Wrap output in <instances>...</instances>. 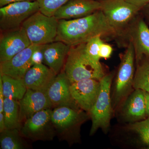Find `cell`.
<instances>
[{"label": "cell", "mask_w": 149, "mask_h": 149, "mask_svg": "<svg viewBox=\"0 0 149 149\" xmlns=\"http://www.w3.org/2000/svg\"><path fill=\"white\" fill-rule=\"evenodd\" d=\"M97 35L117 37L101 10L82 18L58 20L56 41H61L71 47L87 43Z\"/></svg>", "instance_id": "6da1fadb"}, {"label": "cell", "mask_w": 149, "mask_h": 149, "mask_svg": "<svg viewBox=\"0 0 149 149\" xmlns=\"http://www.w3.org/2000/svg\"><path fill=\"white\" fill-rule=\"evenodd\" d=\"M85 43L70 47L64 71L70 83L86 79L100 80L104 76L100 63L93 60L86 53Z\"/></svg>", "instance_id": "7a4b0ae2"}, {"label": "cell", "mask_w": 149, "mask_h": 149, "mask_svg": "<svg viewBox=\"0 0 149 149\" xmlns=\"http://www.w3.org/2000/svg\"><path fill=\"white\" fill-rule=\"evenodd\" d=\"M101 8L117 37L126 34L141 8L126 0H102Z\"/></svg>", "instance_id": "3957f363"}, {"label": "cell", "mask_w": 149, "mask_h": 149, "mask_svg": "<svg viewBox=\"0 0 149 149\" xmlns=\"http://www.w3.org/2000/svg\"><path fill=\"white\" fill-rule=\"evenodd\" d=\"M58 20L40 10L28 17L22 24L32 45H44L56 41Z\"/></svg>", "instance_id": "277c9868"}, {"label": "cell", "mask_w": 149, "mask_h": 149, "mask_svg": "<svg viewBox=\"0 0 149 149\" xmlns=\"http://www.w3.org/2000/svg\"><path fill=\"white\" fill-rule=\"evenodd\" d=\"M112 74L105 75L100 80V89L97 100L89 113L92 120L90 135H93L100 128L107 130L111 116L110 91Z\"/></svg>", "instance_id": "5b68a950"}, {"label": "cell", "mask_w": 149, "mask_h": 149, "mask_svg": "<svg viewBox=\"0 0 149 149\" xmlns=\"http://www.w3.org/2000/svg\"><path fill=\"white\" fill-rule=\"evenodd\" d=\"M40 10L36 0L12 3L0 8V29L6 32L21 27L26 19Z\"/></svg>", "instance_id": "8992f818"}, {"label": "cell", "mask_w": 149, "mask_h": 149, "mask_svg": "<svg viewBox=\"0 0 149 149\" xmlns=\"http://www.w3.org/2000/svg\"><path fill=\"white\" fill-rule=\"evenodd\" d=\"M52 111L46 109L37 112L24 121L20 128L22 137L31 141H51L56 134L52 120Z\"/></svg>", "instance_id": "52a82bcc"}, {"label": "cell", "mask_w": 149, "mask_h": 149, "mask_svg": "<svg viewBox=\"0 0 149 149\" xmlns=\"http://www.w3.org/2000/svg\"><path fill=\"white\" fill-rule=\"evenodd\" d=\"M135 54L133 45L129 42L121 59L114 87V99L116 103L127 95L133 87L135 75Z\"/></svg>", "instance_id": "ba28073f"}, {"label": "cell", "mask_w": 149, "mask_h": 149, "mask_svg": "<svg viewBox=\"0 0 149 149\" xmlns=\"http://www.w3.org/2000/svg\"><path fill=\"white\" fill-rule=\"evenodd\" d=\"M83 115L70 106L57 107L52 111L51 120L56 134L63 140L68 139L69 134L74 127L81 123Z\"/></svg>", "instance_id": "9c48e42d"}, {"label": "cell", "mask_w": 149, "mask_h": 149, "mask_svg": "<svg viewBox=\"0 0 149 149\" xmlns=\"http://www.w3.org/2000/svg\"><path fill=\"white\" fill-rule=\"evenodd\" d=\"M31 44L22 26L2 32L0 38V62L8 61Z\"/></svg>", "instance_id": "30bf717a"}, {"label": "cell", "mask_w": 149, "mask_h": 149, "mask_svg": "<svg viewBox=\"0 0 149 149\" xmlns=\"http://www.w3.org/2000/svg\"><path fill=\"white\" fill-rule=\"evenodd\" d=\"M100 81L86 79L70 83V94L73 101L82 109L90 112L97 100L100 89Z\"/></svg>", "instance_id": "8fae6325"}, {"label": "cell", "mask_w": 149, "mask_h": 149, "mask_svg": "<svg viewBox=\"0 0 149 149\" xmlns=\"http://www.w3.org/2000/svg\"><path fill=\"white\" fill-rule=\"evenodd\" d=\"M126 34L134 48L137 64L144 56L149 57V27L143 16L136 17Z\"/></svg>", "instance_id": "7c38bea8"}, {"label": "cell", "mask_w": 149, "mask_h": 149, "mask_svg": "<svg viewBox=\"0 0 149 149\" xmlns=\"http://www.w3.org/2000/svg\"><path fill=\"white\" fill-rule=\"evenodd\" d=\"M38 46L31 45L10 59L1 62L0 74L9 75L16 79H23L27 70L32 66L31 58L33 52Z\"/></svg>", "instance_id": "4fadbf2b"}, {"label": "cell", "mask_w": 149, "mask_h": 149, "mask_svg": "<svg viewBox=\"0 0 149 149\" xmlns=\"http://www.w3.org/2000/svg\"><path fill=\"white\" fill-rule=\"evenodd\" d=\"M101 8L100 1L69 0L56 11L54 16L58 20L75 19L88 16Z\"/></svg>", "instance_id": "5bb4252c"}, {"label": "cell", "mask_w": 149, "mask_h": 149, "mask_svg": "<svg viewBox=\"0 0 149 149\" xmlns=\"http://www.w3.org/2000/svg\"><path fill=\"white\" fill-rule=\"evenodd\" d=\"M19 103L20 123L25 121L37 112L52 107L46 92L27 89Z\"/></svg>", "instance_id": "9a60e30c"}, {"label": "cell", "mask_w": 149, "mask_h": 149, "mask_svg": "<svg viewBox=\"0 0 149 149\" xmlns=\"http://www.w3.org/2000/svg\"><path fill=\"white\" fill-rule=\"evenodd\" d=\"M70 85L64 71L56 75L46 92L53 107L71 106L73 100L70 94Z\"/></svg>", "instance_id": "2e32d148"}, {"label": "cell", "mask_w": 149, "mask_h": 149, "mask_svg": "<svg viewBox=\"0 0 149 149\" xmlns=\"http://www.w3.org/2000/svg\"><path fill=\"white\" fill-rule=\"evenodd\" d=\"M56 75L49 68L42 63L31 67L22 79L27 89L46 92Z\"/></svg>", "instance_id": "e0dca14e"}, {"label": "cell", "mask_w": 149, "mask_h": 149, "mask_svg": "<svg viewBox=\"0 0 149 149\" xmlns=\"http://www.w3.org/2000/svg\"><path fill=\"white\" fill-rule=\"evenodd\" d=\"M70 47L61 41L43 45L44 63L57 74L64 66Z\"/></svg>", "instance_id": "ac0fdd59"}, {"label": "cell", "mask_w": 149, "mask_h": 149, "mask_svg": "<svg viewBox=\"0 0 149 149\" xmlns=\"http://www.w3.org/2000/svg\"><path fill=\"white\" fill-rule=\"evenodd\" d=\"M123 113L127 120L132 121L141 120L146 117L147 113L144 91L135 89L125 101Z\"/></svg>", "instance_id": "d6986e66"}, {"label": "cell", "mask_w": 149, "mask_h": 149, "mask_svg": "<svg viewBox=\"0 0 149 149\" xmlns=\"http://www.w3.org/2000/svg\"><path fill=\"white\" fill-rule=\"evenodd\" d=\"M2 80L3 94L4 98L18 101L22 100L27 88L22 79H16L6 74H0Z\"/></svg>", "instance_id": "ffe728a7"}, {"label": "cell", "mask_w": 149, "mask_h": 149, "mask_svg": "<svg viewBox=\"0 0 149 149\" xmlns=\"http://www.w3.org/2000/svg\"><path fill=\"white\" fill-rule=\"evenodd\" d=\"M3 113L6 129H20L19 120V103L18 101L5 98Z\"/></svg>", "instance_id": "44dd1931"}, {"label": "cell", "mask_w": 149, "mask_h": 149, "mask_svg": "<svg viewBox=\"0 0 149 149\" xmlns=\"http://www.w3.org/2000/svg\"><path fill=\"white\" fill-rule=\"evenodd\" d=\"M133 87L149 93V57L144 56L137 63Z\"/></svg>", "instance_id": "7402d4cb"}, {"label": "cell", "mask_w": 149, "mask_h": 149, "mask_svg": "<svg viewBox=\"0 0 149 149\" xmlns=\"http://www.w3.org/2000/svg\"><path fill=\"white\" fill-rule=\"evenodd\" d=\"M20 130L6 129L1 132L0 145L2 149H23L25 143L22 139Z\"/></svg>", "instance_id": "603a6c76"}, {"label": "cell", "mask_w": 149, "mask_h": 149, "mask_svg": "<svg viewBox=\"0 0 149 149\" xmlns=\"http://www.w3.org/2000/svg\"><path fill=\"white\" fill-rule=\"evenodd\" d=\"M39 4L40 11L45 15L54 16L56 11L69 0H36Z\"/></svg>", "instance_id": "cb8c5ba5"}, {"label": "cell", "mask_w": 149, "mask_h": 149, "mask_svg": "<svg viewBox=\"0 0 149 149\" xmlns=\"http://www.w3.org/2000/svg\"><path fill=\"white\" fill-rule=\"evenodd\" d=\"M128 128L137 133L142 142L149 148V118L130 124Z\"/></svg>", "instance_id": "d4e9b609"}, {"label": "cell", "mask_w": 149, "mask_h": 149, "mask_svg": "<svg viewBox=\"0 0 149 149\" xmlns=\"http://www.w3.org/2000/svg\"><path fill=\"white\" fill-rule=\"evenodd\" d=\"M101 35H97L93 37L85 43V50L88 56L93 60L100 62V58L99 52L100 47L104 42Z\"/></svg>", "instance_id": "484cf974"}, {"label": "cell", "mask_w": 149, "mask_h": 149, "mask_svg": "<svg viewBox=\"0 0 149 149\" xmlns=\"http://www.w3.org/2000/svg\"><path fill=\"white\" fill-rule=\"evenodd\" d=\"M43 45L38 46L32 54L31 61L32 66L35 65L42 64L44 62V56L42 50Z\"/></svg>", "instance_id": "4316f807"}, {"label": "cell", "mask_w": 149, "mask_h": 149, "mask_svg": "<svg viewBox=\"0 0 149 149\" xmlns=\"http://www.w3.org/2000/svg\"><path fill=\"white\" fill-rule=\"evenodd\" d=\"M113 48L109 44L102 43L100 45L99 54L100 58L104 59L109 58L113 52Z\"/></svg>", "instance_id": "83f0119b"}, {"label": "cell", "mask_w": 149, "mask_h": 149, "mask_svg": "<svg viewBox=\"0 0 149 149\" xmlns=\"http://www.w3.org/2000/svg\"><path fill=\"white\" fill-rule=\"evenodd\" d=\"M126 1L134 5L139 7L141 8V9L149 3V0H126Z\"/></svg>", "instance_id": "f1b7e54d"}, {"label": "cell", "mask_w": 149, "mask_h": 149, "mask_svg": "<svg viewBox=\"0 0 149 149\" xmlns=\"http://www.w3.org/2000/svg\"><path fill=\"white\" fill-rule=\"evenodd\" d=\"M141 11H142L143 17L149 27V3L144 6Z\"/></svg>", "instance_id": "f546056e"}, {"label": "cell", "mask_w": 149, "mask_h": 149, "mask_svg": "<svg viewBox=\"0 0 149 149\" xmlns=\"http://www.w3.org/2000/svg\"><path fill=\"white\" fill-rule=\"evenodd\" d=\"M4 97L3 94L2 88V77L0 75V113H3V103Z\"/></svg>", "instance_id": "4dcf8cb0"}, {"label": "cell", "mask_w": 149, "mask_h": 149, "mask_svg": "<svg viewBox=\"0 0 149 149\" xmlns=\"http://www.w3.org/2000/svg\"><path fill=\"white\" fill-rule=\"evenodd\" d=\"M35 1V0H0V7L1 8L2 7L12 3L24 1Z\"/></svg>", "instance_id": "1f68e13d"}, {"label": "cell", "mask_w": 149, "mask_h": 149, "mask_svg": "<svg viewBox=\"0 0 149 149\" xmlns=\"http://www.w3.org/2000/svg\"><path fill=\"white\" fill-rule=\"evenodd\" d=\"M6 129L3 113H0V132Z\"/></svg>", "instance_id": "d6a6232c"}, {"label": "cell", "mask_w": 149, "mask_h": 149, "mask_svg": "<svg viewBox=\"0 0 149 149\" xmlns=\"http://www.w3.org/2000/svg\"><path fill=\"white\" fill-rule=\"evenodd\" d=\"M145 101H146V111L147 115L149 116V93L145 92Z\"/></svg>", "instance_id": "836d02e7"}]
</instances>
